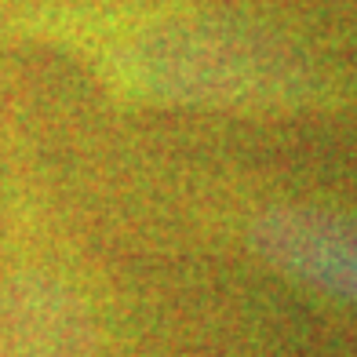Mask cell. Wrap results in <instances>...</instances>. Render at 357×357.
Here are the masks:
<instances>
[{
	"mask_svg": "<svg viewBox=\"0 0 357 357\" xmlns=\"http://www.w3.org/2000/svg\"><path fill=\"white\" fill-rule=\"evenodd\" d=\"M252 248L288 278L357 303V215L299 204L270 208L252 222Z\"/></svg>",
	"mask_w": 357,
	"mask_h": 357,
	"instance_id": "cell-1",
	"label": "cell"
}]
</instances>
